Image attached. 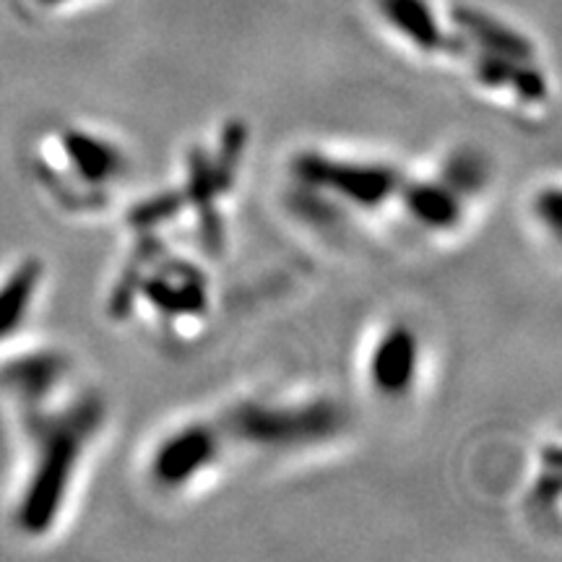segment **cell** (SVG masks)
<instances>
[{"instance_id": "cell-1", "label": "cell", "mask_w": 562, "mask_h": 562, "mask_svg": "<svg viewBox=\"0 0 562 562\" xmlns=\"http://www.w3.org/2000/svg\"><path fill=\"white\" fill-rule=\"evenodd\" d=\"M102 402L89 396L58 417L40 422L37 463L19 508V524L30 533H45L58 518L74 482L83 448L102 425Z\"/></svg>"}, {"instance_id": "cell-2", "label": "cell", "mask_w": 562, "mask_h": 562, "mask_svg": "<svg viewBox=\"0 0 562 562\" xmlns=\"http://www.w3.org/2000/svg\"><path fill=\"white\" fill-rule=\"evenodd\" d=\"M347 425V412L331 398L277 404L240 402L224 414L222 432L263 451H297L336 438Z\"/></svg>"}, {"instance_id": "cell-3", "label": "cell", "mask_w": 562, "mask_h": 562, "mask_svg": "<svg viewBox=\"0 0 562 562\" xmlns=\"http://www.w3.org/2000/svg\"><path fill=\"white\" fill-rule=\"evenodd\" d=\"M292 175L300 186L334 195L344 203L360 209H375L398 195L404 175L391 165L372 161H349L328 157L323 151H302L292 161Z\"/></svg>"}, {"instance_id": "cell-4", "label": "cell", "mask_w": 562, "mask_h": 562, "mask_svg": "<svg viewBox=\"0 0 562 562\" xmlns=\"http://www.w3.org/2000/svg\"><path fill=\"white\" fill-rule=\"evenodd\" d=\"M222 427L191 422L165 435L151 453L149 474L161 490H182L199 480L222 453Z\"/></svg>"}, {"instance_id": "cell-5", "label": "cell", "mask_w": 562, "mask_h": 562, "mask_svg": "<svg viewBox=\"0 0 562 562\" xmlns=\"http://www.w3.org/2000/svg\"><path fill=\"white\" fill-rule=\"evenodd\" d=\"M419 372V339L404 323L385 328L370 351L368 375L383 396H404L412 391Z\"/></svg>"}, {"instance_id": "cell-6", "label": "cell", "mask_w": 562, "mask_h": 562, "mask_svg": "<svg viewBox=\"0 0 562 562\" xmlns=\"http://www.w3.org/2000/svg\"><path fill=\"white\" fill-rule=\"evenodd\" d=\"M138 294H144L165 315H195L206 311V277L199 266L170 258L154 271V277L140 279Z\"/></svg>"}, {"instance_id": "cell-7", "label": "cell", "mask_w": 562, "mask_h": 562, "mask_svg": "<svg viewBox=\"0 0 562 562\" xmlns=\"http://www.w3.org/2000/svg\"><path fill=\"white\" fill-rule=\"evenodd\" d=\"M398 195L406 214L425 229L448 232L459 227L463 220V199L442 180H404Z\"/></svg>"}, {"instance_id": "cell-8", "label": "cell", "mask_w": 562, "mask_h": 562, "mask_svg": "<svg viewBox=\"0 0 562 562\" xmlns=\"http://www.w3.org/2000/svg\"><path fill=\"white\" fill-rule=\"evenodd\" d=\"M63 151L74 170L94 188L108 186L125 172V154L115 144L89 131H66Z\"/></svg>"}, {"instance_id": "cell-9", "label": "cell", "mask_w": 562, "mask_h": 562, "mask_svg": "<svg viewBox=\"0 0 562 562\" xmlns=\"http://www.w3.org/2000/svg\"><path fill=\"white\" fill-rule=\"evenodd\" d=\"M383 19L422 53H440L451 47L435 16L430 0H378Z\"/></svg>"}, {"instance_id": "cell-10", "label": "cell", "mask_w": 562, "mask_h": 562, "mask_svg": "<svg viewBox=\"0 0 562 562\" xmlns=\"http://www.w3.org/2000/svg\"><path fill=\"white\" fill-rule=\"evenodd\" d=\"M456 24L461 26L463 37L480 47V53L501 55V58L516 63H529L533 60V55H537L529 37H524V34L505 26L503 21L487 16V13L459 11L456 13Z\"/></svg>"}, {"instance_id": "cell-11", "label": "cell", "mask_w": 562, "mask_h": 562, "mask_svg": "<svg viewBox=\"0 0 562 562\" xmlns=\"http://www.w3.org/2000/svg\"><path fill=\"white\" fill-rule=\"evenodd\" d=\"M40 279L42 266L37 261H26L0 286V339L9 336L26 318V311H30Z\"/></svg>"}, {"instance_id": "cell-12", "label": "cell", "mask_w": 562, "mask_h": 562, "mask_svg": "<svg viewBox=\"0 0 562 562\" xmlns=\"http://www.w3.org/2000/svg\"><path fill=\"white\" fill-rule=\"evenodd\" d=\"M63 375H66V360L60 355H53V351H45V355L40 351L30 360L13 364L9 370V383L21 396L42 402L63 381Z\"/></svg>"}, {"instance_id": "cell-13", "label": "cell", "mask_w": 562, "mask_h": 562, "mask_svg": "<svg viewBox=\"0 0 562 562\" xmlns=\"http://www.w3.org/2000/svg\"><path fill=\"white\" fill-rule=\"evenodd\" d=\"M442 182L451 186L461 199H472V195L482 193L490 180V165L480 151L474 149H459L448 157L442 165Z\"/></svg>"}, {"instance_id": "cell-14", "label": "cell", "mask_w": 562, "mask_h": 562, "mask_svg": "<svg viewBox=\"0 0 562 562\" xmlns=\"http://www.w3.org/2000/svg\"><path fill=\"white\" fill-rule=\"evenodd\" d=\"M245 144H248V128L240 121L224 125L220 149H216L214 157H209L211 172H214L220 193H227L235 186L237 172H240V161L245 157Z\"/></svg>"}, {"instance_id": "cell-15", "label": "cell", "mask_w": 562, "mask_h": 562, "mask_svg": "<svg viewBox=\"0 0 562 562\" xmlns=\"http://www.w3.org/2000/svg\"><path fill=\"white\" fill-rule=\"evenodd\" d=\"M182 209H186V195H182V191H161L157 195L138 201L136 206L131 209L128 224L138 232H154L161 227V224L178 220Z\"/></svg>"}, {"instance_id": "cell-16", "label": "cell", "mask_w": 562, "mask_h": 562, "mask_svg": "<svg viewBox=\"0 0 562 562\" xmlns=\"http://www.w3.org/2000/svg\"><path fill=\"white\" fill-rule=\"evenodd\" d=\"M533 211L537 216L547 224V229L552 232L554 237L560 235V193L558 188H550V191H542L533 201Z\"/></svg>"}, {"instance_id": "cell-17", "label": "cell", "mask_w": 562, "mask_h": 562, "mask_svg": "<svg viewBox=\"0 0 562 562\" xmlns=\"http://www.w3.org/2000/svg\"><path fill=\"white\" fill-rule=\"evenodd\" d=\"M42 3H60V0H42Z\"/></svg>"}]
</instances>
